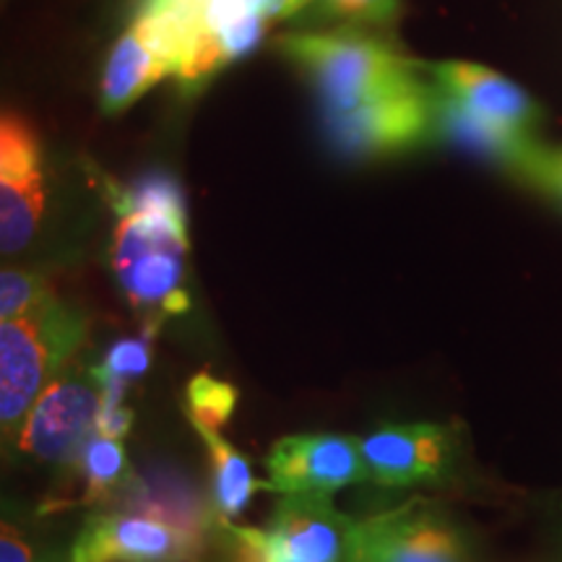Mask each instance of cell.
Listing matches in <instances>:
<instances>
[{"instance_id": "1", "label": "cell", "mask_w": 562, "mask_h": 562, "mask_svg": "<svg viewBox=\"0 0 562 562\" xmlns=\"http://www.w3.org/2000/svg\"><path fill=\"white\" fill-rule=\"evenodd\" d=\"M117 222L110 266L117 290L154 336L165 321L191 311L188 279V216L180 186L170 175H146L128 188L108 186Z\"/></svg>"}, {"instance_id": "2", "label": "cell", "mask_w": 562, "mask_h": 562, "mask_svg": "<svg viewBox=\"0 0 562 562\" xmlns=\"http://www.w3.org/2000/svg\"><path fill=\"white\" fill-rule=\"evenodd\" d=\"M277 50L318 91L323 115H347L427 83L417 60L357 26L281 34Z\"/></svg>"}, {"instance_id": "3", "label": "cell", "mask_w": 562, "mask_h": 562, "mask_svg": "<svg viewBox=\"0 0 562 562\" xmlns=\"http://www.w3.org/2000/svg\"><path fill=\"white\" fill-rule=\"evenodd\" d=\"M89 339V315L58 294L24 318L0 321V427L13 446L26 414Z\"/></svg>"}, {"instance_id": "4", "label": "cell", "mask_w": 562, "mask_h": 562, "mask_svg": "<svg viewBox=\"0 0 562 562\" xmlns=\"http://www.w3.org/2000/svg\"><path fill=\"white\" fill-rule=\"evenodd\" d=\"M355 518L331 495H281L266 529L220 524L222 562H349Z\"/></svg>"}, {"instance_id": "5", "label": "cell", "mask_w": 562, "mask_h": 562, "mask_svg": "<svg viewBox=\"0 0 562 562\" xmlns=\"http://www.w3.org/2000/svg\"><path fill=\"white\" fill-rule=\"evenodd\" d=\"M191 13L161 0H140L136 16L104 60L100 108L104 115L131 110L146 91L175 79L191 53Z\"/></svg>"}, {"instance_id": "6", "label": "cell", "mask_w": 562, "mask_h": 562, "mask_svg": "<svg viewBox=\"0 0 562 562\" xmlns=\"http://www.w3.org/2000/svg\"><path fill=\"white\" fill-rule=\"evenodd\" d=\"M349 562H476V554L453 516L414 497L355 521Z\"/></svg>"}, {"instance_id": "7", "label": "cell", "mask_w": 562, "mask_h": 562, "mask_svg": "<svg viewBox=\"0 0 562 562\" xmlns=\"http://www.w3.org/2000/svg\"><path fill=\"white\" fill-rule=\"evenodd\" d=\"M100 409L102 391L94 370L83 362L70 364L40 393L11 448L26 461L63 469L97 432Z\"/></svg>"}, {"instance_id": "8", "label": "cell", "mask_w": 562, "mask_h": 562, "mask_svg": "<svg viewBox=\"0 0 562 562\" xmlns=\"http://www.w3.org/2000/svg\"><path fill=\"white\" fill-rule=\"evenodd\" d=\"M214 544L140 513L104 508L81 524L68 562H206Z\"/></svg>"}, {"instance_id": "9", "label": "cell", "mask_w": 562, "mask_h": 562, "mask_svg": "<svg viewBox=\"0 0 562 562\" xmlns=\"http://www.w3.org/2000/svg\"><path fill=\"white\" fill-rule=\"evenodd\" d=\"M47 209L42 140L24 115L0 117V250L19 256L37 240Z\"/></svg>"}, {"instance_id": "10", "label": "cell", "mask_w": 562, "mask_h": 562, "mask_svg": "<svg viewBox=\"0 0 562 562\" xmlns=\"http://www.w3.org/2000/svg\"><path fill=\"white\" fill-rule=\"evenodd\" d=\"M370 480L381 487L451 482L461 463V435L453 425L412 422L381 425L362 440Z\"/></svg>"}, {"instance_id": "11", "label": "cell", "mask_w": 562, "mask_h": 562, "mask_svg": "<svg viewBox=\"0 0 562 562\" xmlns=\"http://www.w3.org/2000/svg\"><path fill=\"white\" fill-rule=\"evenodd\" d=\"M326 128L334 144L355 159L409 151L438 138V87L425 83L364 110L326 115Z\"/></svg>"}, {"instance_id": "12", "label": "cell", "mask_w": 562, "mask_h": 562, "mask_svg": "<svg viewBox=\"0 0 562 562\" xmlns=\"http://www.w3.org/2000/svg\"><path fill=\"white\" fill-rule=\"evenodd\" d=\"M266 490L279 495H334L370 480L362 440L336 432L286 435L266 456Z\"/></svg>"}, {"instance_id": "13", "label": "cell", "mask_w": 562, "mask_h": 562, "mask_svg": "<svg viewBox=\"0 0 562 562\" xmlns=\"http://www.w3.org/2000/svg\"><path fill=\"white\" fill-rule=\"evenodd\" d=\"M417 68L430 76L442 94L453 97L456 102L490 123L531 133L542 117L529 91H524L516 81L505 79L497 70L463 60H417Z\"/></svg>"}, {"instance_id": "14", "label": "cell", "mask_w": 562, "mask_h": 562, "mask_svg": "<svg viewBox=\"0 0 562 562\" xmlns=\"http://www.w3.org/2000/svg\"><path fill=\"white\" fill-rule=\"evenodd\" d=\"M110 508L140 513V516L157 518V521L172 524L182 531L199 533L206 539H216L220 524L224 521L216 516L214 503L203 495L199 484L167 463L133 472Z\"/></svg>"}, {"instance_id": "15", "label": "cell", "mask_w": 562, "mask_h": 562, "mask_svg": "<svg viewBox=\"0 0 562 562\" xmlns=\"http://www.w3.org/2000/svg\"><path fill=\"white\" fill-rule=\"evenodd\" d=\"M131 476L133 469L123 442L94 432L83 442L79 456L60 469V480L45 497L40 513L45 516L74 505H112Z\"/></svg>"}, {"instance_id": "16", "label": "cell", "mask_w": 562, "mask_h": 562, "mask_svg": "<svg viewBox=\"0 0 562 562\" xmlns=\"http://www.w3.org/2000/svg\"><path fill=\"white\" fill-rule=\"evenodd\" d=\"M199 435L209 451V497L214 503L216 516L224 518V521H232V518H237L248 508L252 492L266 490V484L256 482L250 461L227 438H222V432L203 430Z\"/></svg>"}, {"instance_id": "17", "label": "cell", "mask_w": 562, "mask_h": 562, "mask_svg": "<svg viewBox=\"0 0 562 562\" xmlns=\"http://www.w3.org/2000/svg\"><path fill=\"white\" fill-rule=\"evenodd\" d=\"M151 339L154 336L144 331L140 336H131V339H117L110 344L100 362L91 364L104 404H125V393H128L131 383L140 381L149 372Z\"/></svg>"}, {"instance_id": "18", "label": "cell", "mask_w": 562, "mask_h": 562, "mask_svg": "<svg viewBox=\"0 0 562 562\" xmlns=\"http://www.w3.org/2000/svg\"><path fill=\"white\" fill-rule=\"evenodd\" d=\"M182 406H186L195 432H222V427L237 409V389L227 381L209 375V372H199L186 385Z\"/></svg>"}, {"instance_id": "19", "label": "cell", "mask_w": 562, "mask_h": 562, "mask_svg": "<svg viewBox=\"0 0 562 562\" xmlns=\"http://www.w3.org/2000/svg\"><path fill=\"white\" fill-rule=\"evenodd\" d=\"M53 297L55 292L45 273L13 269V266L0 271V321L32 315Z\"/></svg>"}, {"instance_id": "20", "label": "cell", "mask_w": 562, "mask_h": 562, "mask_svg": "<svg viewBox=\"0 0 562 562\" xmlns=\"http://www.w3.org/2000/svg\"><path fill=\"white\" fill-rule=\"evenodd\" d=\"M404 0H315L311 11L315 19L341 21V24L357 26H385L396 21Z\"/></svg>"}, {"instance_id": "21", "label": "cell", "mask_w": 562, "mask_h": 562, "mask_svg": "<svg viewBox=\"0 0 562 562\" xmlns=\"http://www.w3.org/2000/svg\"><path fill=\"white\" fill-rule=\"evenodd\" d=\"M516 178L529 182L533 191L544 193L547 199L562 206V146L558 149H547L542 144L533 146Z\"/></svg>"}, {"instance_id": "22", "label": "cell", "mask_w": 562, "mask_h": 562, "mask_svg": "<svg viewBox=\"0 0 562 562\" xmlns=\"http://www.w3.org/2000/svg\"><path fill=\"white\" fill-rule=\"evenodd\" d=\"M0 562H40L30 533L21 531L9 518L3 521V533H0Z\"/></svg>"}, {"instance_id": "23", "label": "cell", "mask_w": 562, "mask_h": 562, "mask_svg": "<svg viewBox=\"0 0 562 562\" xmlns=\"http://www.w3.org/2000/svg\"><path fill=\"white\" fill-rule=\"evenodd\" d=\"M133 427V412L125 404H104L100 409V417H97V432L104 435V438L123 440L125 435L131 432Z\"/></svg>"}, {"instance_id": "24", "label": "cell", "mask_w": 562, "mask_h": 562, "mask_svg": "<svg viewBox=\"0 0 562 562\" xmlns=\"http://www.w3.org/2000/svg\"><path fill=\"white\" fill-rule=\"evenodd\" d=\"M165 3H175V5H182V9H193L199 0H165Z\"/></svg>"}]
</instances>
